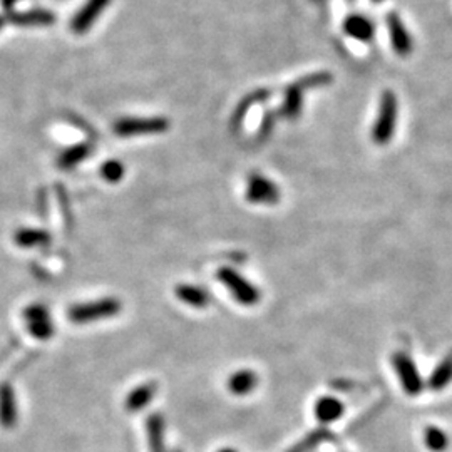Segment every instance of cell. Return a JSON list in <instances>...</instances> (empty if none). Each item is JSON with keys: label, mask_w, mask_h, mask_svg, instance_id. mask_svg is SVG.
<instances>
[{"label": "cell", "mask_w": 452, "mask_h": 452, "mask_svg": "<svg viewBox=\"0 0 452 452\" xmlns=\"http://www.w3.org/2000/svg\"><path fill=\"white\" fill-rule=\"evenodd\" d=\"M399 116V104L397 98L392 91H386L381 98V106H379L377 119L374 123L372 139L377 146H386L392 141L396 134Z\"/></svg>", "instance_id": "6da1fadb"}, {"label": "cell", "mask_w": 452, "mask_h": 452, "mask_svg": "<svg viewBox=\"0 0 452 452\" xmlns=\"http://www.w3.org/2000/svg\"><path fill=\"white\" fill-rule=\"evenodd\" d=\"M123 305L118 298H101L89 304H76L67 310V319L74 324H91L104 319L116 317Z\"/></svg>", "instance_id": "7a4b0ae2"}, {"label": "cell", "mask_w": 452, "mask_h": 452, "mask_svg": "<svg viewBox=\"0 0 452 452\" xmlns=\"http://www.w3.org/2000/svg\"><path fill=\"white\" fill-rule=\"evenodd\" d=\"M216 278L223 283V285L228 288V292L232 293L235 300L238 302L240 305L245 307H253L257 305L262 298V293L253 283H250L247 278H243L238 272L232 270V268H221L216 273Z\"/></svg>", "instance_id": "3957f363"}, {"label": "cell", "mask_w": 452, "mask_h": 452, "mask_svg": "<svg viewBox=\"0 0 452 452\" xmlns=\"http://www.w3.org/2000/svg\"><path fill=\"white\" fill-rule=\"evenodd\" d=\"M170 121L166 118H121L114 123V133L121 138L144 136V134H160L168 131Z\"/></svg>", "instance_id": "277c9868"}, {"label": "cell", "mask_w": 452, "mask_h": 452, "mask_svg": "<svg viewBox=\"0 0 452 452\" xmlns=\"http://www.w3.org/2000/svg\"><path fill=\"white\" fill-rule=\"evenodd\" d=\"M24 322L26 329L34 339L49 340L54 335V324L51 320V314L46 305L32 304L24 309Z\"/></svg>", "instance_id": "5b68a950"}, {"label": "cell", "mask_w": 452, "mask_h": 452, "mask_svg": "<svg viewBox=\"0 0 452 452\" xmlns=\"http://www.w3.org/2000/svg\"><path fill=\"white\" fill-rule=\"evenodd\" d=\"M394 367H396V372L399 375V381L402 384V389L406 391L409 396H417L421 394L422 389H424V382H422V377L417 370L414 360L409 357L407 354L397 352L394 354L392 357Z\"/></svg>", "instance_id": "8992f818"}, {"label": "cell", "mask_w": 452, "mask_h": 452, "mask_svg": "<svg viewBox=\"0 0 452 452\" xmlns=\"http://www.w3.org/2000/svg\"><path fill=\"white\" fill-rule=\"evenodd\" d=\"M247 200L255 205H277L280 201V190L272 180L255 173L248 178Z\"/></svg>", "instance_id": "52a82bcc"}, {"label": "cell", "mask_w": 452, "mask_h": 452, "mask_svg": "<svg viewBox=\"0 0 452 452\" xmlns=\"http://www.w3.org/2000/svg\"><path fill=\"white\" fill-rule=\"evenodd\" d=\"M111 0H86L84 6L71 19V31L78 36H84L94 26L96 21L103 16Z\"/></svg>", "instance_id": "ba28073f"}, {"label": "cell", "mask_w": 452, "mask_h": 452, "mask_svg": "<svg viewBox=\"0 0 452 452\" xmlns=\"http://www.w3.org/2000/svg\"><path fill=\"white\" fill-rule=\"evenodd\" d=\"M7 22L17 27H51L56 24V14L47 9H31V11H14L9 14Z\"/></svg>", "instance_id": "9c48e42d"}, {"label": "cell", "mask_w": 452, "mask_h": 452, "mask_svg": "<svg viewBox=\"0 0 452 452\" xmlns=\"http://www.w3.org/2000/svg\"><path fill=\"white\" fill-rule=\"evenodd\" d=\"M387 29H389V37H391L392 49L396 51V54L406 57L412 52V37L409 36V31L404 26L401 17L397 14H389L387 16Z\"/></svg>", "instance_id": "30bf717a"}, {"label": "cell", "mask_w": 452, "mask_h": 452, "mask_svg": "<svg viewBox=\"0 0 452 452\" xmlns=\"http://www.w3.org/2000/svg\"><path fill=\"white\" fill-rule=\"evenodd\" d=\"M19 421L16 392L11 384L0 386V427L4 429H14Z\"/></svg>", "instance_id": "8fae6325"}, {"label": "cell", "mask_w": 452, "mask_h": 452, "mask_svg": "<svg viewBox=\"0 0 452 452\" xmlns=\"http://www.w3.org/2000/svg\"><path fill=\"white\" fill-rule=\"evenodd\" d=\"M344 31L349 37H352L355 41L370 42L374 39L375 27L369 17L362 16V14H352V16L345 19Z\"/></svg>", "instance_id": "7c38bea8"}, {"label": "cell", "mask_w": 452, "mask_h": 452, "mask_svg": "<svg viewBox=\"0 0 452 452\" xmlns=\"http://www.w3.org/2000/svg\"><path fill=\"white\" fill-rule=\"evenodd\" d=\"M270 94L272 93L268 89H257V91H253V93H250L248 96H245V98L238 103L237 108H235L232 121H230V128H232L233 131H238V129L242 128L245 116L248 114V111L252 109L253 106H257L260 103H265V101L270 98Z\"/></svg>", "instance_id": "4fadbf2b"}, {"label": "cell", "mask_w": 452, "mask_h": 452, "mask_svg": "<svg viewBox=\"0 0 452 452\" xmlns=\"http://www.w3.org/2000/svg\"><path fill=\"white\" fill-rule=\"evenodd\" d=\"M345 406L335 397H322L315 404V417L322 424H330L344 416Z\"/></svg>", "instance_id": "5bb4252c"}, {"label": "cell", "mask_w": 452, "mask_h": 452, "mask_svg": "<svg viewBox=\"0 0 452 452\" xmlns=\"http://www.w3.org/2000/svg\"><path fill=\"white\" fill-rule=\"evenodd\" d=\"M158 391V384L156 382H146L143 386H139L134 389V391L129 392V396L124 402V406L129 412H138L143 411L144 407L148 406L149 402L155 399V394Z\"/></svg>", "instance_id": "9a60e30c"}, {"label": "cell", "mask_w": 452, "mask_h": 452, "mask_svg": "<svg viewBox=\"0 0 452 452\" xmlns=\"http://www.w3.org/2000/svg\"><path fill=\"white\" fill-rule=\"evenodd\" d=\"M175 295L180 298L185 305L193 307V309H205L210 305V293L196 285H178Z\"/></svg>", "instance_id": "2e32d148"}, {"label": "cell", "mask_w": 452, "mask_h": 452, "mask_svg": "<svg viewBox=\"0 0 452 452\" xmlns=\"http://www.w3.org/2000/svg\"><path fill=\"white\" fill-rule=\"evenodd\" d=\"M14 242H16L17 247L21 248H37V247H47L51 243L49 233L44 232V230H37V228H21L17 230L16 235H14Z\"/></svg>", "instance_id": "e0dca14e"}, {"label": "cell", "mask_w": 452, "mask_h": 452, "mask_svg": "<svg viewBox=\"0 0 452 452\" xmlns=\"http://www.w3.org/2000/svg\"><path fill=\"white\" fill-rule=\"evenodd\" d=\"M149 452H165V421L160 414H151L146 421Z\"/></svg>", "instance_id": "ac0fdd59"}, {"label": "cell", "mask_w": 452, "mask_h": 452, "mask_svg": "<svg viewBox=\"0 0 452 452\" xmlns=\"http://www.w3.org/2000/svg\"><path fill=\"white\" fill-rule=\"evenodd\" d=\"M302 106H304V91H300L295 84H292L285 91V99H283L278 113L285 119H295L300 116Z\"/></svg>", "instance_id": "d6986e66"}, {"label": "cell", "mask_w": 452, "mask_h": 452, "mask_svg": "<svg viewBox=\"0 0 452 452\" xmlns=\"http://www.w3.org/2000/svg\"><path fill=\"white\" fill-rule=\"evenodd\" d=\"M258 386V377L253 370H238L228 379V391L235 396H247Z\"/></svg>", "instance_id": "ffe728a7"}, {"label": "cell", "mask_w": 452, "mask_h": 452, "mask_svg": "<svg viewBox=\"0 0 452 452\" xmlns=\"http://www.w3.org/2000/svg\"><path fill=\"white\" fill-rule=\"evenodd\" d=\"M91 151H93V146L88 143L76 144V146L66 149V151L57 158V165H59L61 170H72V168L78 166L79 163H83L86 158H89Z\"/></svg>", "instance_id": "44dd1931"}, {"label": "cell", "mask_w": 452, "mask_h": 452, "mask_svg": "<svg viewBox=\"0 0 452 452\" xmlns=\"http://www.w3.org/2000/svg\"><path fill=\"white\" fill-rule=\"evenodd\" d=\"M452 382V354L447 355V357L442 360V362L437 365L434 372L431 374L429 377V387L432 391H442Z\"/></svg>", "instance_id": "7402d4cb"}, {"label": "cell", "mask_w": 452, "mask_h": 452, "mask_svg": "<svg viewBox=\"0 0 452 452\" xmlns=\"http://www.w3.org/2000/svg\"><path fill=\"white\" fill-rule=\"evenodd\" d=\"M424 442L431 452H444L449 447V437L436 426H429L424 431Z\"/></svg>", "instance_id": "603a6c76"}, {"label": "cell", "mask_w": 452, "mask_h": 452, "mask_svg": "<svg viewBox=\"0 0 452 452\" xmlns=\"http://www.w3.org/2000/svg\"><path fill=\"white\" fill-rule=\"evenodd\" d=\"M330 436L332 434L327 429H317L314 432H310V434L307 436L305 439H302L300 442H298L297 446H293L288 452H310V451H314L317 446L322 444L324 441H329Z\"/></svg>", "instance_id": "cb8c5ba5"}, {"label": "cell", "mask_w": 452, "mask_h": 452, "mask_svg": "<svg viewBox=\"0 0 452 452\" xmlns=\"http://www.w3.org/2000/svg\"><path fill=\"white\" fill-rule=\"evenodd\" d=\"M332 81H334V76L330 74V72H315V74H309L305 76V78L298 79L297 83H293L297 86L300 91H305L307 89H317V88H324V86L330 84Z\"/></svg>", "instance_id": "d4e9b609"}, {"label": "cell", "mask_w": 452, "mask_h": 452, "mask_svg": "<svg viewBox=\"0 0 452 452\" xmlns=\"http://www.w3.org/2000/svg\"><path fill=\"white\" fill-rule=\"evenodd\" d=\"M124 173H126V170H124V166L119 161H116V160L106 161L104 165H103V168H101V176H103L108 183L121 181L123 176H124Z\"/></svg>", "instance_id": "484cf974"}, {"label": "cell", "mask_w": 452, "mask_h": 452, "mask_svg": "<svg viewBox=\"0 0 452 452\" xmlns=\"http://www.w3.org/2000/svg\"><path fill=\"white\" fill-rule=\"evenodd\" d=\"M275 118H277L275 113H267L265 114V118H263V123H262V128H260V131H258V138L265 139L268 134L272 133L273 124H275Z\"/></svg>", "instance_id": "4316f807"}, {"label": "cell", "mask_w": 452, "mask_h": 452, "mask_svg": "<svg viewBox=\"0 0 452 452\" xmlns=\"http://www.w3.org/2000/svg\"><path fill=\"white\" fill-rule=\"evenodd\" d=\"M19 4V0H0V6H2L4 9V16H9V14H12L14 11H16V6Z\"/></svg>", "instance_id": "83f0119b"}, {"label": "cell", "mask_w": 452, "mask_h": 452, "mask_svg": "<svg viewBox=\"0 0 452 452\" xmlns=\"http://www.w3.org/2000/svg\"><path fill=\"white\" fill-rule=\"evenodd\" d=\"M6 24H7V17L4 16V14H0V31H2V29L6 27Z\"/></svg>", "instance_id": "f1b7e54d"}, {"label": "cell", "mask_w": 452, "mask_h": 452, "mask_svg": "<svg viewBox=\"0 0 452 452\" xmlns=\"http://www.w3.org/2000/svg\"><path fill=\"white\" fill-rule=\"evenodd\" d=\"M218 452H237V451L230 449V447H225V449H221V451H218Z\"/></svg>", "instance_id": "f546056e"}, {"label": "cell", "mask_w": 452, "mask_h": 452, "mask_svg": "<svg viewBox=\"0 0 452 452\" xmlns=\"http://www.w3.org/2000/svg\"><path fill=\"white\" fill-rule=\"evenodd\" d=\"M372 2H382V0H372Z\"/></svg>", "instance_id": "4dcf8cb0"}, {"label": "cell", "mask_w": 452, "mask_h": 452, "mask_svg": "<svg viewBox=\"0 0 452 452\" xmlns=\"http://www.w3.org/2000/svg\"><path fill=\"white\" fill-rule=\"evenodd\" d=\"M314 2H319V0H314Z\"/></svg>", "instance_id": "1f68e13d"}, {"label": "cell", "mask_w": 452, "mask_h": 452, "mask_svg": "<svg viewBox=\"0 0 452 452\" xmlns=\"http://www.w3.org/2000/svg\"><path fill=\"white\" fill-rule=\"evenodd\" d=\"M175 452H181V451H175Z\"/></svg>", "instance_id": "d6a6232c"}]
</instances>
